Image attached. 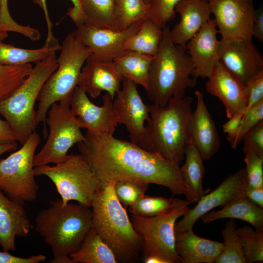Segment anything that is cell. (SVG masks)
Wrapping results in <instances>:
<instances>
[{
  "mask_svg": "<svg viewBox=\"0 0 263 263\" xmlns=\"http://www.w3.org/2000/svg\"><path fill=\"white\" fill-rule=\"evenodd\" d=\"M180 16L179 22L169 29L173 43L185 49L188 42L211 19L207 0H181L175 7Z\"/></svg>",
  "mask_w": 263,
  "mask_h": 263,
  "instance_id": "cell-23",
  "label": "cell"
},
{
  "mask_svg": "<svg viewBox=\"0 0 263 263\" xmlns=\"http://www.w3.org/2000/svg\"><path fill=\"white\" fill-rule=\"evenodd\" d=\"M150 0H145V1H146V2H147V3L149 4V1H150Z\"/></svg>",
  "mask_w": 263,
  "mask_h": 263,
  "instance_id": "cell-54",
  "label": "cell"
},
{
  "mask_svg": "<svg viewBox=\"0 0 263 263\" xmlns=\"http://www.w3.org/2000/svg\"><path fill=\"white\" fill-rule=\"evenodd\" d=\"M39 0L40 3V7L42 9L44 12L45 19L47 27V38L43 46L59 50L61 48V45H59L58 40L55 38L53 34V25L50 18L47 7L46 0Z\"/></svg>",
  "mask_w": 263,
  "mask_h": 263,
  "instance_id": "cell-45",
  "label": "cell"
},
{
  "mask_svg": "<svg viewBox=\"0 0 263 263\" xmlns=\"http://www.w3.org/2000/svg\"><path fill=\"white\" fill-rule=\"evenodd\" d=\"M154 56L126 51L113 59L115 68L123 79H129L146 90Z\"/></svg>",
  "mask_w": 263,
  "mask_h": 263,
  "instance_id": "cell-28",
  "label": "cell"
},
{
  "mask_svg": "<svg viewBox=\"0 0 263 263\" xmlns=\"http://www.w3.org/2000/svg\"><path fill=\"white\" fill-rule=\"evenodd\" d=\"M220 41V63L242 83L263 71V56L252 40Z\"/></svg>",
  "mask_w": 263,
  "mask_h": 263,
  "instance_id": "cell-17",
  "label": "cell"
},
{
  "mask_svg": "<svg viewBox=\"0 0 263 263\" xmlns=\"http://www.w3.org/2000/svg\"><path fill=\"white\" fill-rule=\"evenodd\" d=\"M223 248V243L198 236L192 230L175 232V250L181 263H214Z\"/></svg>",
  "mask_w": 263,
  "mask_h": 263,
  "instance_id": "cell-24",
  "label": "cell"
},
{
  "mask_svg": "<svg viewBox=\"0 0 263 263\" xmlns=\"http://www.w3.org/2000/svg\"><path fill=\"white\" fill-rule=\"evenodd\" d=\"M113 185L101 187L93 198V227L111 249L117 263H135L141 254L142 241L117 199Z\"/></svg>",
  "mask_w": 263,
  "mask_h": 263,
  "instance_id": "cell-3",
  "label": "cell"
},
{
  "mask_svg": "<svg viewBox=\"0 0 263 263\" xmlns=\"http://www.w3.org/2000/svg\"><path fill=\"white\" fill-rule=\"evenodd\" d=\"M144 20L123 30L99 28L81 23L76 25L73 33L91 51L88 58L113 61L127 51V42L139 29Z\"/></svg>",
  "mask_w": 263,
  "mask_h": 263,
  "instance_id": "cell-13",
  "label": "cell"
},
{
  "mask_svg": "<svg viewBox=\"0 0 263 263\" xmlns=\"http://www.w3.org/2000/svg\"><path fill=\"white\" fill-rule=\"evenodd\" d=\"M56 51L36 64L23 82L7 98L0 101V114L14 132L18 142L23 144L36 131L35 105L41 89L58 67Z\"/></svg>",
  "mask_w": 263,
  "mask_h": 263,
  "instance_id": "cell-6",
  "label": "cell"
},
{
  "mask_svg": "<svg viewBox=\"0 0 263 263\" xmlns=\"http://www.w3.org/2000/svg\"><path fill=\"white\" fill-rule=\"evenodd\" d=\"M204 224L224 219H237L248 223L256 229L263 228V209L242 194L219 210H211L200 218Z\"/></svg>",
  "mask_w": 263,
  "mask_h": 263,
  "instance_id": "cell-25",
  "label": "cell"
},
{
  "mask_svg": "<svg viewBox=\"0 0 263 263\" xmlns=\"http://www.w3.org/2000/svg\"></svg>",
  "mask_w": 263,
  "mask_h": 263,
  "instance_id": "cell-55",
  "label": "cell"
},
{
  "mask_svg": "<svg viewBox=\"0 0 263 263\" xmlns=\"http://www.w3.org/2000/svg\"><path fill=\"white\" fill-rule=\"evenodd\" d=\"M247 184L244 168L230 174L214 190L203 195L194 207L190 208L182 219L176 222L175 232L192 230L194 225L203 215L217 207H223L244 194Z\"/></svg>",
  "mask_w": 263,
  "mask_h": 263,
  "instance_id": "cell-14",
  "label": "cell"
},
{
  "mask_svg": "<svg viewBox=\"0 0 263 263\" xmlns=\"http://www.w3.org/2000/svg\"><path fill=\"white\" fill-rule=\"evenodd\" d=\"M69 0L72 2L73 6L68 9L67 15L76 25L83 23L84 18L81 8V0Z\"/></svg>",
  "mask_w": 263,
  "mask_h": 263,
  "instance_id": "cell-49",
  "label": "cell"
},
{
  "mask_svg": "<svg viewBox=\"0 0 263 263\" xmlns=\"http://www.w3.org/2000/svg\"><path fill=\"white\" fill-rule=\"evenodd\" d=\"M243 140L252 147L257 153L263 155V121L249 132Z\"/></svg>",
  "mask_w": 263,
  "mask_h": 263,
  "instance_id": "cell-42",
  "label": "cell"
},
{
  "mask_svg": "<svg viewBox=\"0 0 263 263\" xmlns=\"http://www.w3.org/2000/svg\"><path fill=\"white\" fill-rule=\"evenodd\" d=\"M24 205L7 196L0 189V244L3 250H16V237H26L32 225Z\"/></svg>",
  "mask_w": 263,
  "mask_h": 263,
  "instance_id": "cell-22",
  "label": "cell"
},
{
  "mask_svg": "<svg viewBox=\"0 0 263 263\" xmlns=\"http://www.w3.org/2000/svg\"><path fill=\"white\" fill-rule=\"evenodd\" d=\"M244 194L251 201L263 207V186L252 187L247 184Z\"/></svg>",
  "mask_w": 263,
  "mask_h": 263,
  "instance_id": "cell-46",
  "label": "cell"
},
{
  "mask_svg": "<svg viewBox=\"0 0 263 263\" xmlns=\"http://www.w3.org/2000/svg\"><path fill=\"white\" fill-rule=\"evenodd\" d=\"M196 107L190 116L188 135L203 160H207L217 152L220 138L213 118L205 103L203 94L196 90Z\"/></svg>",
  "mask_w": 263,
  "mask_h": 263,
  "instance_id": "cell-20",
  "label": "cell"
},
{
  "mask_svg": "<svg viewBox=\"0 0 263 263\" xmlns=\"http://www.w3.org/2000/svg\"><path fill=\"white\" fill-rule=\"evenodd\" d=\"M181 0H150L148 18L162 28L173 19L175 7Z\"/></svg>",
  "mask_w": 263,
  "mask_h": 263,
  "instance_id": "cell-40",
  "label": "cell"
},
{
  "mask_svg": "<svg viewBox=\"0 0 263 263\" xmlns=\"http://www.w3.org/2000/svg\"><path fill=\"white\" fill-rule=\"evenodd\" d=\"M221 40H252L253 0H207Z\"/></svg>",
  "mask_w": 263,
  "mask_h": 263,
  "instance_id": "cell-12",
  "label": "cell"
},
{
  "mask_svg": "<svg viewBox=\"0 0 263 263\" xmlns=\"http://www.w3.org/2000/svg\"><path fill=\"white\" fill-rule=\"evenodd\" d=\"M253 37L260 42L263 41V11L256 10L253 27Z\"/></svg>",
  "mask_w": 263,
  "mask_h": 263,
  "instance_id": "cell-50",
  "label": "cell"
},
{
  "mask_svg": "<svg viewBox=\"0 0 263 263\" xmlns=\"http://www.w3.org/2000/svg\"><path fill=\"white\" fill-rule=\"evenodd\" d=\"M57 50L42 46L39 49H29L16 47L0 42V65L16 66L41 61L52 52Z\"/></svg>",
  "mask_w": 263,
  "mask_h": 263,
  "instance_id": "cell-31",
  "label": "cell"
},
{
  "mask_svg": "<svg viewBox=\"0 0 263 263\" xmlns=\"http://www.w3.org/2000/svg\"><path fill=\"white\" fill-rule=\"evenodd\" d=\"M123 80L113 61L88 58L82 68L78 86L93 98L105 92L113 100Z\"/></svg>",
  "mask_w": 263,
  "mask_h": 263,
  "instance_id": "cell-21",
  "label": "cell"
},
{
  "mask_svg": "<svg viewBox=\"0 0 263 263\" xmlns=\"http://www.w3.org/2000/svg\"><path fill=\"white\" fill-rule=\"evenodd\" d=\"M17 142L0 143V155L6 152L14 151L17 149Z\"/></svg>",
  "mask_w": 263,
  "mask_h": 263,
  "instance_id": "cell-51",
  "label": "cell"
},
{
  "mask_svg": "<svg viewBox=\"0 0 263 263\" xmlns=\"http://www.w3.org/2000/svg\"><path fill=\"white\" fill-rule=\"evenodd\" d=\"M60 50L58 67L43 85L37 99L38 126L41 122L45 123L47 112L54 103L71 97L78 86L82 68L91 55L73 32L65 37Z\"/></svg>",
  "mask_w": 263,
  "mask_h": 263,
  "instance_id": "cell-7",
  "label": "cell"
},
{
  "mask_svg": "<svg viewBox=\"0 0 263 263\" xmlns=\"http://www.w3.org/2000/svg\"><path fill=\"white\" fill-rule=\"evenodd\" d=\"M149 4L145 0H116L115 16L120 30L149 17Z\"/></svg>",
  "mask_w": 263,
  "mask_h": 263,
  "instance_id": "cell-34",
  "label": "cell"
},
{
  "mask_svg": "<svg viewBox=\"0 0 263 263\" xmlns=\"http://www.w3.org/2000/svg\"><path fill=\"white\" fill-rule=\"evenodd\" d=\"M149 184L131 180L116 181L113 185L114 193L125 207L133 204L141 196L145 194Z\"/></svg>",
  "mask_w": 263,
  "mask_h": 263,
  "instance_id": "cell-38",
  "label": "cell"
},
{
  "mask_svg": "<svg viewBox=\"0 0 263 263\" xmlns=\"http://www.w3.org/2000/svg\"><path fill=\"white\" fill-rule=\"evenodd\" d=\"M163 35V28L148 18L125 45L127 51L154 56L158 52Z\"/></svg>",
  "mask_w": 263,
  "mask_h": 263,
  "instance_id": "cell-30",
  "label": "cell"
},
{
  "mask_svg": "<svg viewBox=\"0 0 263 263\" xmlns=\"http://www.w3.org/2000/svg\"><path fill=\"white\" fill-rule=\"evenodd\" d=\"M168 26L163 28L159 50L152 61L145 90L153 104L166 106L174 97L184 96L187 89L194 87V66L186 49L173 42Z\"/></svg>",
  "mask_w": 263,
  "mask_h": 263,
  "instance_id": "cell-4",
  "label": "cell"
},
{
  "mask_svg": "<svg viewBox=\"0 0 263 263\" xmlns=\"http://www.w3.org/2000/svg\"><path fill=\"white\" fill-rule=\"evenodd\" d=\"M85 137V140L77 144V148L101 187L122 180L154 184L168 188L173 196L184 195L188 204L192 203L177 164L113 135L87 130Z\"/></svg>",
  "mask_w": 263,
  "mask_h": 263,
  "instance_id": "cell-1",
  "label": "cell"
},
{
  "mask_svg": "<svg viewBox=\"0 0 263 263\" xmlns=\"http://www.w3.org/2000/svg\"><path fill=\"white\" fill-rule=\"evenodd\" d=\"M137 85L129 79H123L122 87L113 101L118 124L125 126L131 142L135 144L142 136L150 118L149 106L142 99Z\"/></svg>",
  "mask_w": 263,
  "mask_h": 263,
  "instance_id": "cell-16",
  "label": "cell"
},
{
  "mask_svg": "<svg viewBox=\"0 0 263 263\" xmlns=\"http://www.w3.org/2000/svg\"><path fill=\"white\" fill-rule=\"evenodd\" d=\"M223 248L215 263H246L234 219H229L222 230Z\"/></svg>",
  "mask_w": 263,
  "mask_h": 263,
  "instance_id": "cell-32",
  "label": "cell"
},
{
  "mask_svg": "<svg viewBox=\"0 0 263 263\" xmlns=\"http://www.w3.org/2000/svg\"><path fill=\"white\" fill-rule=\"evenodd\" d=\"M8 37V35L7 32H0V42L2 41L5 39L7 38Z\"/></svg>",
  "mask_w": 263,
  "mask_h": 263,
  "instance_id": "cell-53",
  "label": "cell"
},
{
  "mask_svg": "<svg viewBox=\"0 0 263 263\" xmlns=\"http://www.w3.org/2000/svg\"><path fill=\"white\" fill-rule=\"evenodd\" d=\"M35 176H45L56 186L63 205L72 201L91 207L93 198L101 184L90 164L80 154H69L52 166L34 168Z\"/></svg>",
  "mask_w": 263,
  "mask_h": 263,
  "instance_id": "cell-8",
  "label": "cell"
},
{
  "mask_svg": "<svg viewBox=\"0 0 263 263\" xmlns=\"http://www.w3.org/2000/svg\"><path fill=\"white\" fill-rule=\"evenodd\" d=\"M103 105L98 106L91 102L84 89L77 86L70 98V108L83 128L91 132L113 135L118 124L111 95L102 96Z\"/></svg>",
  "mask_w": 263,
  "mask_h": 263,
  "instance_id": "cell-15",
  "label": "cell"
},
{
  "mask_svg": "<svg viewBox=\"0 0 263 263\" xmlns=\"http://www.w3.org/2000/svg\"><path fill=\"white\" fill-rule=\"evenodd\" d=\"M244 113L242 112L233 115L223 125V130L227 134V137L233 136L237 132Z\"/></svg>",
  "mask_w": 263,
  "mask_h": 263,
  "instance_id": "cell-47",
  "label": "cell"
},
{
  "mask_svg": "<svg viewBox=\"0 0 263 263\" xmlns=\"http://www.w3.org/2000/svg\"><path fill=\"white\" fill-rule=\"evenodd\" d=\"M218 34L216 22L210 19L186 45L194 66L193 77L196 79L209 77L220 62Z\"/></svg>",
  "mask_w": 263,
  "mask_h": 263,
  "instance_id": "cell-18",
  "label": "cell"
},
{
  "mask_svg": "<svg viewBox=\"0 0 263 263\" xmlns=\"http://www.w3.org/2000/svg\"><path fill=\"white\" fill-rule=\"evenodd\" d=\"M205 89L208 94L217 97L223 103L227 118L245 112L248 100L246 85L220 62L208 78Z\"/></svg>",
  "mask_w": 263,
  "mask_h": 263,
  "instance_id": "cell-19",
  "label": "cell"
},
{
  "mask_svg": "<svg viewBox=\"0 0 263 263\" xmlns=\"http://www.w3.org/2000/svg\"><path fill=\"white\" fill-rule=\"evenodd\" d=\"M192 100L190 96H178L163 107L153 103L149 105L150 118L136 144L180 166L188 139V128Z\"/></svg>",
  "mask_w": 263,
  "mask_h": 263,
  "instance_id": "cell-2",
  "label": "cell"
},
{
  "mask_svg": "<svg viewBox=\"0 0 263 263\" xmlns=\"http://www.w3.org/2000/svg\"><path fill=\"white\" fill-rule=\"evenodd\" d=\"M75 263H117L115 257L97 231L92 227L79 247L69 255Z\"/></svg>",
  "mask_w": 263,
  "mask_h": 263,
  "instance_id": "cell-27",
  "label": "cell"
},
{
  "mask_svg": "<svg viewBox=\"0 0 263 263\" xmlns=\"http://www.w3.org/2000/svg\"><path fill=\"white\" fill-rule=\"evenodd\" d=\"M84 22L102 29L120 30L115 16L116 0H81Z\"/></svg>",
  "mask_w": 263,
  "mask_h": 263,
  "instance_id": "cell-29",
  "label": "cell"
},
{
  "mask_svg": "<svg viewBox=\"0 0 263 263\" xmlns=\"http://www.w3.org/2000/svg\"><path fill=\"white\" fill-rule=\"evenodd\" d=\"M40 142L35 131L20 149L0 159V189L23 205L35 201L38 196L39 186L35 178L33 161Z\"/></svg>",
  "mask_w": 263,
  "mask_h": 263,
  "instance_id": "cell-10",
  "label": "cell"
},
{
  "mask_svg": "<svg viewBox=\"0 0 263 263\" xmlns=\"http://www.w3.org/2000/svg\"><path fill=\"white\" fill-rule=\"evenodd\" d=\"M185 156V163L180 167L181 175L189 189L192 203L197 202L208 192V190H205L203 186L205 172L204 160L189 139H188Z\"/></svg>",
  "mask_w": 263,
  "mask_h": 263,
  "instance_id": "cell-26",
  "label": "cell"
},
{
  "mask_svg": "<svg viewBox=\"0 0 263 263\" xmlns=\"http://www.w3.org/2000/svg\"><path fill=\"white\" fill-rule=\"evenodd\" d=\"M183 200L179 198L150 196L144 194L129 207V210L131 214L141 217H153L169 211Z\"/></svg>",
  "mask_w": 263,
  "mask_h": 263,
  "instance_id": "cell-33",
  "label": "cell"
},
{
  "mask_svg": "<svg viewBox=\"0 0 263 263\" xmlns=\"http://www.w3.org/2000/svg\"><path fill=\"white\" fill-rule=\"evenodd\" d=\"M93 227L90 207L60 199L51 200L35 218V230L51 248L53 257L69 256Z\"/></svg>",
  "mask_w": 263,
  "mask_h": 263,
  "instance_id": "cell-5",
  "label": "cell"
},
{
  "mask_svg": "<svg viewBox=\"0 0 263 263\" xmlns=\"http://www.w3.org/2000/svg\"><path fill=\"white\" fill-rule=\"evenodd\" d=\"M245 85L248 98L246 111L263 100V71L252 77Z\"/></svg>",
  "mask_w": 263,
  "mask_h": 263,
  "instance_id": "cell-41",
  "label": "cell"
},
{
  "mask_svg": "<svg viewBox=\"0 0 263 263\" xmlns=\"http://www.w3.org/2000/svg\"><path fill=\"white\" fill-rule=\"evenodd\" d=\"M186 200L169 211L153 217H141L132 214V223L142 241V257L157 254L166 258L169 263H181L175 250V224L190 207Z\"/></svg>",
  "mask_w": 263,
  "mask_h": 263,
  "instance_id": "cell-11",
  "label": "cell"
},
{
  "mask_svg": "<svg viewBox=\"0 0 263 263\" xmlns=\"http://www.w3.org/2000/svg\"><path fill=\"white\" fill-rule=\"evenodd\" d=\"M245 261L248 263L263 261V228L244 225L237 229Z\"/></svg>",
  "mask_w": 263,
  "mask_h": 263,
  "instance_id": "cell-35",
  "label": "cell"
},
{
  "mask_svg": "<svg viewBox=\"0 0 263 263\" xmlns=\"http://www.w3.org/2000/svg\"><path fill=\"white\" fill-rule=\"evenodd\" d=\"M51 263H75L69 256L53 257L50 261Z\"/></svg>",
  "mask_w": 263,
  "mask_h": 263,
  "instance_id": "cell-52",
  "label": "cell"
},
{
  "mask_svg": "<svg viewBox=\"0 0 263 263\" xmlns=\"http://www.w3.org/2000/svg\"><path fill=\"white\" fill-rule=\"evenodd\" d=\"M20 25L16 22L10 14L8 0H0V32H15Z\"/></svg>",
  "mask_w": 263,
  "mask_h": 263,
  "instance_id": "cell-43",
  "label": "cell"
},
{
  "mask_svg": "<svg viewBox=\"0 0 263 263\" xmlns=\"http://www.w3.org/2000/svg\"><path fill=\"white\" fill-rule=\"evenodd\" d=\"M70 98L54 103L49 109L45 122L49 133L42 148L34 156V167L62 161L74 145L85 140L81 130L83 126L71 110Z\"/></svg>",
  "mask_w": 263,
  "mask_h": 263,
  "instance_id": "cell-9",
  "label": "cell"
},
{
  "mask_svg": "<svg viewBox=\"0 0 263 263\" xmlns=\"http://www.w3.org/2000/svg\"><path fill=\"white\" fill-rule=\"evenodd\" d=\"M243 151L247 185L252 187L263 186V155L244 142Z\"/></svg>",
  "mask_w": 263,
  "mask_h": 263,
  "instance_id": "cell-37",
  "label": "cell"
},
{
  "mask_svg": "<svg viewBox=\"0 0 263 263\" xmlns=\"http://www.w3.org/2000/svg\"><path fill=\"white\" fill-rule=\"evenodd\" d=\"M263 120V100L246 110L235 135L226 137L231 147L236 149L244 136Z\"/></svg>",
  "mask_w": 263,
  "mask_h": 263,
  "instance_id": "cell-39",
  "label": "cell"
},
{
  "mask_svg": "<svg viewBox=\"0 0 263 263\" xmlns=\"http://www.w3.org/2000/svg\"><path fill=\"white\" fill-rule=\"evenodd\" d=\"M46 259L47 256L42 254L21 257L13 255L7 251H0V263H39Z\"/></svg>",
  "mask_w": 263,
  "mask_h": 263,
  "instance_id": "cell-44",
  "label": "cell"
},
{
  "mask_svg": "<svg viewBox=\"0 0 263 263\" xmlns=\"http://www.w3.org/2000/svg\"><path fill=\"white\" fill-rule=\"evenodd\" d=\"M33 68L31 63L16 66L0 65V101L14 92L30 74Z\"/></svg>",
  "mask_w": 263,
  "mask_h": 263,
  "instance_id": "cell-36",
  "label": "cell"
},
{
  "mask_svg": "<svg viewBox=\"0 0 263 263\" xmlns=\"http://www.w3.org/2000/svg\"><path fill=\"white\" fill-rule=\"evenodd\" d=\"M17 141L16 135L8 122L0 118V143H15Z\"/></svg>",
  "mask_w": 263,
  "mask_h": 263,
  "instance_id": "cell-48",
  "label": "cell"
}]
</instances>
